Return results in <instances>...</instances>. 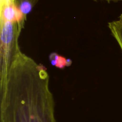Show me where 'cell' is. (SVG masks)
I'll return each instance as SVG.
<instances>
[{
  "label": "cell",
  "instance_id": "cell-1",
  "mask_svg": "<svg viewBox=\"0 0 122 122\" xmlns=\"http://www.w3.org/2000/svg\"><path fill=\"white\" fill-rule=\"evenodd\" d=\"M0 122H56L47 69L21 51L1 86Z\"/></svg>",
  "mask_w": 122,
  "mask_h": 122
},
{
  "label": "cell",
  "instance_id": "cell-5",
  "mask_svg": "<svg viewBox=\"0 0 122 122\" xmlns=\"http://www.w3.org/2000/svg\"><path fill=\"white\" fill-rule=\"evenodd\" d=\"M39 0H17V5H19V4L21 3V2H29L30 4H32V6L34 7L35 5L38 2Z\"/></svg>",
  "mask_w": 122,
  "mask_h": 122
},
{
  "label": "cell",
  "instance_id": "cell-2",
  "mask_svg": "<svg viewBox=\"0 0 122 122\" xmlns=\"http://www.w3.org/2000/svg\"><path fill=\"white\" fill-rule=\"evenodd\" d=\"M24 23L1 21V85L5 81L13 58L20 51L18 39Z\"/></svg>",
  "mask_w": 122,
  "mask_h": 122
},
{
  "label": "cell",
  "instance_id": "cell-3",
  "mask_svg": "<svg viewBox=\"0 0 122 122\" xmlns=\"http://www.w3.org/2000/svg\"><path fill=\"white\" fill-rule=\"evenodd\" d=\"M108 27L119 44L122 53V14L119 16L118 19L110 22Z\"/></svg>",
  "mask_w": 122,
  "mask_h": 122
},
{
  "label": "cell",
  "instance_id": "cell-6",
  "mask_svg": "<svg viewBox=\"0 0 122 122\" xmlns=\"http://www.w3.org/2000/svg\"><path fill=\"white\" fill-rule=\"evenodd\" d=\"M107 1H122V0H107Z\"/></svg>",
  "mask_w": 122,
  "mask_h": 122
},
{
  "label": "cell",
  "instance_id": "cell-4",
  "mask_svg": "<svg viewBox=\"0 0 122 122\" xmlns=\"http://www.w3.org/2000/svg\"><path fill=\"white\" fill-rule=\"evenodd\" d=\"M67 60L68 59H66L62 56H59L56 53H52L50 56V61H51V64L59 68H63L66 66L69 65L67 61Z\"/></svg>",
  "mask_w": 122,
  "mask_h": 122
}]
</instances>
